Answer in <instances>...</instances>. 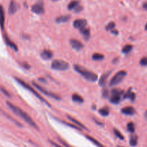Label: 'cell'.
<instances>
[{
  "label": "cell",
  "instance_id": "cell-34",
  "mask_svg": "<svg viewBox=\"0 0 147 147\" xmlns=\"http://www.w3.org/2000/svg\"><path fill=\"white\" fill-rule=\"evenodd\" d=\"M140 65L142 66H147V57H144L140 60Z\"/></svg>",
  "mask_w": 147,
  "mask_h": 147
},
{
  "label": "cell",
  "instance_id": "cell-20",
  "mask_svg": "<svg viewBox=\"0 0 147 147\" xmlns=\"http://www.w3.org/2000/svg\"><path fill=\"white\" fill-rule=\"evenodd\" d=\"M72 100L75 103H84V99L81 96H79V94H76V93H74V94L72 95Z\"/></svg>",
  "mask_w": 147,
  "mask_h": 147
},
{
  "label": "cell",
  "instance_id": "cell-27",
  "mask_svg": "<svg viewBox=\"0 0 147 147\" xmlns=\"http://www.w3.org/2000/svg\"><path fill=\"white\" fill-rule=\"evenodd\" d=\"M99 114L101 115V116H108V115H109V109H108V108H102V109H99Z\"/></svg>",
  "mask_w": 147,
  "mask_h": 147
},
{
  "label": "cell",
  "instance_id": "cell-30",
  "mask_svg": "<svg viewBox=\"0 0 147 147\" xmlns=\"http://www.w3.org/2000/svg\"><path fill=\"white\" fill-rule=\"evenodd\" d=\"M61 123H63V124H65V125H66V126H69V127H71V128H73V129H76V130H79V131H81L82 130V129H80V128L79 127V126H76V125H75V124H71V123H66V121H61Z\"/></svg>",
  "mask_w": 147,
  "mask_h": 147
},
{
  "label": "cell",
  "instance_id": "cell-43",
  "mask_svg": "<svg viewBox=\"0 0 147 147\" xmlns=\"http://www.w3.org/2000/svg\"><path fill=\"white\" fill-rule=\"evenodd\" d=\"M144 119H145V120L147 121V111L145 112V113H144Z\"/></svg>",
  "mask_w": 147,
  "mask_h": 147
},
{
  "label": "cell",
  "instance_id": "cell-46",
  "mask_svg": "<svg viewBox=\"0 0 147 147\" xmlns=\"http://www.w3.org/2000/svg\"><path fill=\"white\" fill-rule=\"evenodd\" d=\"M118 147H122V146H118Z\"/></svg>",
  "mask_w": 147,
  "mask_h": 147
},
{
  "label": "cell",
  "instance_id": "cell-31",
  "mask_svg": "<svg viewBox=\"0 0 147 147\" xmlns=\"http://www.w3.org/2000/svg\"><path fill=\"white\" fill-rule=\"evenodd\" d=\"M113 131H114V134H115V136H116L118 138V139H121V140H123V139H124L123 136H122V134L120 133V132L119 131L117 130V129H114V130H113Z\"/></svg>",
  "mask_w": 147,
  "mask_h": 147
},
{
  "label": "cell",
  "instance_id": "cell-40",
  "mask_svg": "<svg viewBox=\"0 0 147 147\" xmlns=\"http://www.w3.org/2000/svg\"><path fill=\"white\" fill-rule=\"evenodd\" d=\"M38 80L40 82H42V83H46V79L42 78H38Z\"/></svg>",
  "mask_w": 147,
  "mask_h": 147
},
{
  "label": "cell",
  "instance_id": "cell-9",
  "mask_svg": "<svg viewBox=\"0 0 147 147\" xmlns=\"http://www.w3.org/2000/svg\"><path fill=\"white\" fill-rule=\"evenodd\" d=\"M70 44L72 48L74 49L76 51H80L84 47V45L82 44V42H81L79 40H76V39H71L70 40Z\"/></svg>",
  "mask_w": 147,
  "mask_h": 147
},
{
  "label": "cell",
  "instance_id": "cell-23",
  "mask_svg": "<svg viewBox=\"0 0 147 147\" xmlns=\"http://www.w3.org/2000/svg\"><path fill=\"white\" fill-rule=\"evenodd\" d=\"M130 145L131 146H135L138 144V136L136 135H132L130 138V141H129Z\"/></svg>",
  "mask_w": 147,
  "mask_h": 147
},
{
  "label": "cell",
  "instance_id": "cell-21",
  "mask_svg": "<svg viewBox=\"0 0 147 147\" xmlns=\"http://www.w3.org/2000/svg\"><path fill=\"white\" fill-rule=\"evenodd\" d=\"M80 32L82 34V35H83L84 40H89V37H90V31H89V29L86 28V27H85V28H84L83 30H80Z\"/></svg>",
  "mask_w": 147,
  "mask_h": 147
},
{
  "label": "cell",
  "instance_id": "cell-26",
  "mask_svg": "<svg viewBox=\"0 0 147 147\" xmlns=\"http://www.w3.org/2000/svg\"><path fill=\"white\" fill-rule=\"evenodd\" d=\"M104 58H105L104 55L100 54V53H95L92 55V59L94 60H97L98 61V60H102Z\"/></svg>",
  "mask_w": 147,
  "mask_h": 147
},
{
  "label": "cell",
  "instance_id": "cell-12",
  "mask_svg": "<svg viewBox=\"0 0 147 147\" xmlns=\"http://www.w3.org/2000/svg\"><path fill=\"white\" fill-rule=\"evenodd\" d=\"M4 22H5L4 10L2 6L0 4V27L1 30H4Z\"/></svg>",
  "mask_w": 147,
  "mask_h": 147
},
{
  "label": "cell",
  "instance_id": "cell-33",
  "mask_svg": "<svg viewBox=\"0 0 147 147\" xmlns=\"http://www.w3.org/2000/svg\"><path fill=\"white\" fill-rule=\"evenodd\" d=\"M102 97H103L104 98H108V96H109V91H108V89L104 88L102 91Z\"/></svg>",
  "mask_w": 147,
  "mask_h": 147
},
{
  "label": "cell",
  "instance_id": "cell-16",
  "mask_svg": "<svg viewBox=\"0 0 147 147\" xmlns=\"http://www.w3.org/2000/svg\"><path fill=\"white\" fill-rule=\"evenodd\" d=\"M111 73V71H109V72H107V73H104L103 75H102V76L100 77V78H99V85L100 86H104L105 85V83H106L107 82V80H108V77L110 76V75Z\"/></svg>",
  "mask_w": 147,
  "mask_h": 147
},
{
  "label": "cell",
  "instance_id": "cell-1",
  "mask_svg": "<svg viewBox=\"0 0 147 147\" xmlns=\"http://www.w3.org/2000/svg\"><path fill=\"white\" fill-rule=\"evenodd\" d=\"M7 106H8V107L10 108V109H11V110L12 111L14 112L16 115H17V116H18L19 117H20L22 119H23V120H24L26 123H28L30 126H31L32 127H33L34 129H35L36 130H37V131L39 130L38 126H37V124L35 123L34 121L32 119V118L30 117V116H29V115L27 114L26 112H24V111L22 110V109H20V108H19L18 106H15V105H14L13 103H10V102H9V101L7 102Z\"/></svg>",
  "mask_w": 147,
  "mask_h": 147
},
{
  "label": "cell",
  "instance_id": "cell-35",
  "mask_svg": "<svg viewBox=\"0 0 147 147\" xmlns=\"http://www.w3.org/2000/svg\"><path fill=\"white\" fill-rule=\"evenodd\" d=\"M82 9H83V7H82L80 4H79V5H78L77 7H76V8L74 9V12H76V13H79V12H80V11H82Z\"/></svg>",
  "mask_w": 147,
  "mask_h": 147
},
{
  "label": "cell",
  "instance_id": "cell-13",
  "mask_svg": "<svg viewBox=\"0 0 147 147\" xmlns=\"http://www.w3.org/2000/svg\"><path fill=\"white\" fill-rule=\"evenodd\" d=\"M17 9H18V7H17V3L14 1H11L10 3V6H9V14L12 15L14 13H16V11H17Z\"/></svg>",
  "mask_w": 147,
  "mask_h": 147
},
{
  "label": "cell",
  "instance_id": "cell-3",
  "mask_svg": "<svg viewBox=\"0 0 147 147\" xmlns=\"http://www.w3.org/2000/svg\"><path fill=\"white\" fill-rule=\"evenodd\" d=\"M14 79H15L16 81H17V83H18L20 85V86H22V87L24 88H25V89H27V90H29V91H30V93H33V94H34L35 96V97L37 98H38L40 100H41V101L43 102V103H46V104L48 106L50 107V103H49L48 102L47 100H46V99L42 97V96H40V95L39 94V93H37V92L36 91V90H35L34 88H33V87H32V86H30V85L27 84V83H25V82H24V80H22V79L18 78H14Z\"/></svg>",
  "mask_w": 147,
  "mask_h": 147
},
{
  "label": "cell",
  "instance_id": "cell-45",
  "mask_svg": "<svg viewBox=\"0 0 147 147\" xmlns=\"http://www.w3.org/2000/svg\"><path fill=\"white\" fill-rule=\"evenodd\" d=\"M52 1H59V0H51Z\"/></svg>",
  "mask_w": 147,
  "mask_h": 147
},
{
  "label": "cell",
  "instance_id": "cell-44",
  "mask_svg": "<svg viewBox=\"0 0 147 147\" xmlns=\"http://www.w3.org/2000/svg\"><path fill=\"white\" fill-rule=\"evenodd\" d=\"M145 30L147 31V23H146V24L145 25Z\"/></svg>",
  "mask_w": 147,
  "mask_h": 147
},
{
  "label": "cell",
  "instance_id": "cell-36",
  "mask_svg": "<svg viewBox=\"0 0 147 147\" xmlns=\"http://www.w3.org/2000/svg\"><path fill=\"white\" fill-rule=\"evenodd\" d=\"M0 90H1V91L2 92V93H4V94L6 96H7V97H10V94L8 93V91H7V90H6V89L4 88L0 87Z\"/></svg>",
  "mask_w": 147,
  "mask_h": 147
},
{
  "label": "cell",
  "instance_id": "cell-8",
  "mask_svg": "<svg viewBox=\"0 0 147 147\" xmlns=\"http://www.w3.org/2000/svg\"><path fill=\"white\" fill-rule=\"evenodd\" d=\"M86 24H87V22L84 19H78V20H75L73 23L74 27L79 30H82L85 28Z\"/></svg>",
  "mask_w": 147,
  "mask_h": 147
},
{
  "label": "cell",
  "instance_id": "cell-15",
  "mask_svg": "<svg viewBox=\"0 0 147 147\" xmlns=\"http://www.w3.org/2000/svg\"><path fill=\"white\" fill-rule=\"evenodd\" d=\"M66 117H67L68 119H69V120H70L71 121L73 122L74 124H75V125H76V126H79V127L81 129H85V130H86V131L88 130V129H86V126H84V125L82 124V123H81L80 121H77L76 119H74V117H72V116H69V115H67V116H66Z\"/></svg>",
  "mask_w": 147,
  "mask_h": 147
},
{
  "label": "cell",
  "instance_id": "cell-42",
  "mask_svg": "<svg viewBox=\"0 0 147 147\" xmlns=\"http://www.w3.org/2000/svg\"><path fill=\"white\" fill-rule=\"evenodd\" d=\"M111 32H112V34H118V32L117 31V30H115V29L112 30H111Z\"/></svg>",
  "mask_w": 147,
  "mask_h": 147
},
{
  "label": "cell",
  "instance_id": "cell-39",
  "mask_svg": "<svg viewBox=\"0 0 147 147\" xmlns=\"http://www.w3.org/2000/svg\"><path fill=\"white\" fill-rule=\"evenodd\" d=\"M50 144H51L52 145H53L55 147H62L61 146H60V145H59V144H57L56 143H55V142H52V141H50Z\"/></svg>",
  "mask_w": 147,
  "mask_h": 147
},
{
  "label": "cell",
  "instance_id": "cell-10",
  "mask_svg": "<svg viewBox=\"0 0 147 147\" xmlns=\"http://www.w3.org/2000/svg\"><path fill=\"white\" fill-rule=\"evenodd\" d=\"M121 112H122V113H123L125 115L133 116V115L135 114V110L132 106H127V107H124L123 109H121Z\"/></svg>",
  "mask_w": 147,
  "mask_h": 147
},
{
  "label": "cell",
  "instance_id": "cell-28",
  "mask_svg": "<svg viewBox=\"0 0 147 147\" xmlns=\"http://www.w3.org/2000/svg\"><path fill=\"white\" fill-rule=\"evenodd\" d=\"M127 129L131 133H134V131H135V125H134V123L133 122H129L127 125Z\"/></svg>",
  "mask_w": 147,
  "mask_h": 147
},
{
  "label": "cell",
  "instance_id": "cell-19",
  "mask_svg": "<svg viewBox=\"0 0 147 147\" xmlns=\"http://www.w3.org/2000/svg\"><path fill=\"white\" fill-rule=\"evenodd\" d=\"M121 96L120 95H112V96L110 98V101L112 104H118L120 101Z\"/></svg>",
  "mask_w": 147,
  "mask_h": 147
},
{
  "label": "cell",
  "instance_id": "cell-24",
  "mask_svg": "<svg viewBox=\"0 0 147 147\" xmlns=\"http://www.w3.org/2000/svg\"><path fill=\"white\" fill-rule=\"evenodd\" d=\"M79 4V1H76V0H74V1H71L68 5V9L69 10H74L78 5Z\"/></svg>",
  "mask_w": 147,
  "mask_h": 147
},
{
  "label": "cell",
  "instance_id": "cell-18",
  "mask_svg": "<svg viewBox=\"0 0 147 147\" xmlns=\"http://www.w3.org/2000/svg\"><path fill=\"white\" fill-rule=\"evenodd\" d=\"M71 19L70 15H62L60 17H57L56 19V22L57 23H65L69 21Z\"/></svg>",
  "mask_w": 147,
  "mask_h": 147
},
{
  "label": "cell",
  "instance_id": "cell-37",
  "mask_svg": "<svg viewBox=\"0 0 147 147\" xmlns=\"http://www.w3.org/2000/svg\"><path fill=\"white\" fill-rule=\"evenodd\" d=\"M59 142H61V144L62 145H63V146H66V147H71V146H69V144H66V142H63V140H61V139H59Z\"/></svg>",
  "mask_w": 147,
  "mask_h": 147
},
{
  "label": "cell",
  "instance_id": "cell-14",
  "mask_svg": "<svg viewBox=\"0 0 147 147\" xmlns=\"http://www.w3.org/2000/svg\"><path fill=\"white\" fill-rule=\"evenodd\" d=\"M4 40H5L6 42V44H7L9 47H11L12 49H13L14 51H17V50H18V47H17V45H16L14 42H13L9 38L8 36H7V34L4 35Z\"/></svg>",
  "mask_w": 147,
  "mask_h": 147
},
{
  "label": "cell",
  "instance_id": "cell-29",
  "mask_svg": "<svg viewBox=\"0 0 147 147\" xmlns=\"http://www.w3.org/2000/svg\"><path fill=\"white\" fill-rule=\"evenodd\" d=\"M123 93V90L118 88H115L113 89V90H112V91H111V94L112 95H120V96H122Z\"/></svg>",
  "mask_w": 147,
  "mask_h": 147
},
{
  "label": "cell",
  "instance_id": "cell-25",
  "mask_svg": "<svg viewBox=\"0 0 147 147\" xmlns=\"http://www.w3.org/2000/svg\"><path fill=\"white\" fill-rule=\"evenodd\" d=\"M132 49L133 46L131 45H126L124 46L123 48L122 49V52L124 54H128V53H129L132 50Z\"/></svg>",
  "mask_w": 147,
  "mask_h": 147
},
{
  "label": "cell",
  "instance_id": "cell-6",
  "mask_svg": "<svg viewBox=\"0 0 147 147\" xmlns=\"http://www.w3.org/2000/svg\"><path fill=\"white\" fill-rule=\"evenodd\" d=\"M32 83H33V86H34L37 89V90H40V91L41 92V93H43V94H45V95H46V96H48V97L52 98H53V99H56V100H61L60 96H58V95L55 94V93H52V92L48 91V90H46V88H44L42 87L41 86H40V85H39V84H37V83H36V82L33 81V82H32Z\"/></svg>",
  "mask_w": 147,
  "mask_h": 147
},
{
  "label": "cell",
  "instance_id": "cell-32",
  "mask_svg": "<svg viewBox=\"0 0 147 147\" xmlns=\"http://www.w3.org/2000/svg\"><path fill=\"white\" fill-rule=\"evenodd\" d=\"M115 27V24L114 22H110L108 25L106 26V30H112Z\"/></svg>",
  "mask_w": 147,
  "mask_h": 147
},
{
  "label": "cell",
  "instance_id": "cell-4",
  "mask_svg": "<svg viewBox=\"0 0 147 147\" xmlns=\"http://www.w3.org/2000/svg\"><path fill=\"white\" fill-rule=\"evenodd\" d=\"M51 68L55 70L63 71L69 68V64L62 60H55L51 63Z\"/></svg>",
  "mask_w": 147,
  "mask_h": 147
},
{
  "label": "cell",
  "instance_id": "cell-17",
  "mask_svg": "<svg viewBox=\"0 0 147 147\" xmlns=\"http://www.w3.org/2000/svg\"><path fill=\"white\" fill-rule=\"evenodd\" d=\"M123 98H129L131 101H134L135 99V93H133V92L131 91V89L130 88L129 90L126 92V93L124 94Z\"/></svg>",
  "mask_w": 147,
  "mask_h": 147
},
{
  "label": "cell",
  "instance_id": "cell-7",
  "mask_svg": "<svg viewBox=\"0 0 147 147\" xmlns=\"http://www.w3.org/2000/svg\"><path fill=\"white\" fill-rule=\"evenodd\" d=\"M31 10L35 14H39V15L44 14L45 9L43 1L42 0H38L34 5L32 6Z\"/></svg>",
  "mask_w": 147,
  "mask_h": 147
},
{
  "label": "cell",
  "instance_id": "cell-2",
  "mask_svg": "<svg viewBox=\"0 0 147 147\" xmlns=\"http://www.w3.org/2000/svg\"><path fill=\"white\" fill-rule=\"evenodd\" d=\"M74 70L77 72L79 74H80L85 80H88L89 82H95L98 79L97 75L95 74L93 72L90 71V70H87L85 67H82V66L79 65H74Z\"/></svg>",
  "mask_w": 147,
  "mask_h": 147
},
{
  "label": "cell",
  "instance_id": "cell-41",
  "mask_svg": "<svg viewBox=\"0 0 147 147\" xmlns=\"http://www.w3.org/2000/svg\"><path fill=\"white\" fill-rule=\"evenodd\" d=\"M143 8H144V9L147 10V2L144 3V4H143Z\"/></svg>",
  "mask_w": 147,
  "mask_h": 147
},
{
  "label": "cell",
  "instance_id": "cell-38",
  "mask_svg": "<svg viewBox=\"0 0 147 147\" xmlns=\"http://www.w3.org/2000/svg\"><path fill=\"white\" fill-rule=\"evenodd\" d=\"M22 65L23 67H24V68H26V69H30V66L27 63H22Z\"/></svg>",
  "mask_w": 147,
  "mask_h": 147
},
{
  "label": "cell",
  "instance_id": "cell-5",
  "mask_svg": "<svg viewBox=\"0 0 147 147\" xmlns=\"http://www.w3.org/2000/svg\"><path fill=\"white\" fill-rule=\"evenodd\" d=\"M127 76V72L125 70H120V71L118 72L115 76L112 77L111 79L110 82V86H115L120 83L122 81L124 78Z\"/></svg>",
  "mask_w": 147,
  "mask_h": 147
},
{
  "label": "cell",
  "instance_id": "cell-22",
  "mask_svg": "<svg viewBox=\"0 0 147 147\" xmlns=\"http://www.w3.org/2000/svg\"><path fill=\"white\" fill-rule=\"evenodd\" d=\"M86 139H89L91 142H92V143H93L95 146H97V147H105L102 144L100 143V142H98V141L97 140V139H95V138L92 137V136H87V135L86 136Z\"/></svg>",
  "mask_w": 147,
  "mask_h": 147
},
{
  "label": "cell",
  "instance_id": "cell-11",
  "mask_svg": "<svg viewBox=\"0 0 147 147\" xmlns=\"http://www.w3.org/2000/svg\"><path fill=\"white\" fill-rule=\"evenodd\" d=\"M40 56L43 60H50L53 57V53L49 50H44L40 53Z\"/></svg>",
  "mask_w": 147,
  "mask_h": 147
}]
</instances>
